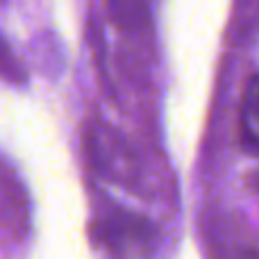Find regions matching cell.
I'll return each mask as SVG.
<instances>
[{"instance_id": "cell-1", "label": "cell", "mask_w": 259, "mask_h": 259, "mask_svg": "<svg viewBox=\"0 0 259 259\" xmlns=\"http://www.w3.org/2000/svg\"><path fill=\"white\" fill-rule=\"evenodd\" d=\"M84 146L89 166L100 178L116 184H132L137 180V155L116 127L94 123L87 130Z\"/></svg>"}, {"instance_id": "cell-2", "label": "cell", "mask_w": 259, "mask_h": 259, "mask_svg": "<svg viewBox=\"0 0 259 259\" xmlns=\"http://www.w3.org/2000/svg\"><path fill=\"white\" fill-rule=\"evenodd\" d=\"M98 243L116 255L143 252L157 241V228L150 219L125 209H116L98 219L91 228Z\"/></svg>"}, {"instance_id": "cell-3", "label": "cell", "mask_w": 259, "mask_h": 259, "mask_svg": "<svg viewBox=\"0 0 259 259\" xmlns=\"http://www.w3.org/2000/svg\"><path fill=\"white\" fill-rule=\"evenodd\" d=\"M0 193H3L5 219L16 232V237H23L30 228V205H27L25 189L21 187L18 178L12 175V170H0Z\"/></svg>"}, {"instance_id": "cell-4", "label": "cell", "mask_w": 259, "mask_h": 259, "mask_svg": "<svg viewBox=\"0 0 259 259\" xmlns=\"http://www.w3.org/2000/svg\"><path fill=\"white\" fill-rule=\"evenodd\" d=\"M30 55L39 73L50 80H57L66 68V55H64L62 41L55 32H39L30 41Z\"/></svg>"}, {"instance_id": "cell-5", "label": "cell", "mask_w": 259, "mask_h": 259, "mask_svg": "<svg viewBox=\"0 0 259 259\" xmlns=\"http://www.w3.org/2000/svg\"><path fill=\"white\" fill-rule=\"evenodd\" d=\"M112 23L121 32L139 34L150 27V5L148 0H107Z\"/></svg>"}, {"instance_id": "cell-6", "label": "cell", "mask_w": 259, "mask_h": 259, "mask_svg": "<svg viewBox=\"0 0 259 259\" xmlns=\"http://www.w3.org/2000/svg\"><path fill=\"white\" fill-rule=\"evenodd\" d=\"M0 80L9 82V84H16V87H23L27 82L25 68L21 66V62L12 53V48H9V44L5 41L3 34H0Z\"/></svg>"}, {"instance_id": "cell-7", "label": "cell", "mask_w": 259, "mask_h": 259, "mask_svg": "<svg viewBox=\"0 0 259 259\" xmlns=\"http://www.w3.org/2000/svg\"><path fill=\"white\" fill-rule=\"evenodd\" d=\"M246 112L243 116H257L259 118V75H255L248 84V91H246Z\"/></svg>"}, {"instance_id": "cell-8", "label": "cell", "mask_w": 259, "mask_h": 259, "mask_svg": "<svg viewBox=\"0 0 259 259\" xmlns=\"http://www.w3.org/2000/svg\"><path fill=\"white\" fill-rule=\"evenodd\" d=\"M243 259H259V252L248 250V252H243Z\"/></svg>"}]
</instances>
